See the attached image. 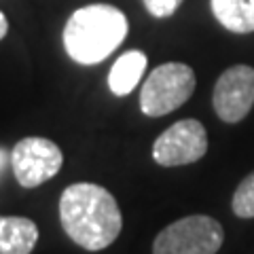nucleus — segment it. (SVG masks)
<instances>
[{"instance_id":"8","label":"nucleus","mask_w":254,"mask_h":254,"mask_svg":"<svg viewBox=\"0 0 254 254\" xmlns=\"http://www.w3.org/2000/svg\"><path fill=\"white\" fill-rule=\"evenodd\" d=\"M38 242V227L23 216H0V254H30Z\"/></svg>"},{"instance_id":"13","label":"nucleus","mask_w":254,"mask_h":254,"mask_svg":"<svg viewBox=\"0 0 254 254\" xmlns=\"http://www.w3.org/2000/svg\"><path fill=\"white\" fill-rule=\"evenodd\" d=\"M6 32H9V21H6V17H4V13L0 11V41L6 36Z\"/></svg>"},{"instance_id":"3","label":"nucleus","mask_w":254,"mask_h":254,"mask_svg":"<svg viewBox=\"0 0 254 254\" xmlns=\"http://www.w3.org/2000/svg\"><path fill=\"white\" fill-rule=\"evenodd\" d=\"M197 78L193 68L180 62L157 66L140 89V108L146 117H163L180 108L193 95Z\"/></svg>"},{"instance_id":"10","label":"nucleus","mask_w":254,"mask_h":254,"mask_svg":"<svg viewBox=\"0 0 254 254\" xmlns=\"http://www.w3.org/2000/svg\"><path fill=\"white\" fill-rule=\"evenodd\" d=\"M210 6L214 17L229 32H254V0H210Z\"/></svg>"},{"instance_id":"2","label":"nucleus","mask_w":254,"mask_h":254,"mask_svg":"<svg viewBox=\"0 0 254 254\" xmlns=\"http://www.w3.org/2000/svg\"><path fill=\"white\" fill-rule=\"evenodd\" d=\"M129 23L113 4H87L76 9L64 28V47L76 64L93 66L113 55L125 41Z\"/></svg>"},{"instance_id":"6","label":"nucleus","mask_w":254,"mask_h":254,"mask_svg":"<svg viewBox=\"0 0 254 254\" xmlns=\"http://www.w3.org/2000/svg\"><path fill=\"white\" fill-rule=\"evenodd\" d=\"M205 153H208V131L197 119L176 121L153 144V159L163 168L195 163Z\"/></svg>"},{"instance_id":"11","label":"nucleus","mask_w":254,"mask_h":254,"mask_svg":"<svg viewBox=\"0 0 254 254\" xmlns=\"http://www.w3.org/2000/svg\"><path fill=\"white\" fill-rule=\"evenodd\" d=\"M233 214L240 218H254V172L246 176L233 193Z\"/></svg>"},{"instance_id":"14","label":"nucleus","mask_w":254,"mask_h":254,"mask_svg":"<svg viewBox=\"0 0 254 254\" xmlns=\"http://www.w3.org/2000/svg\"><path fill=\"white\" fill-rule=\"evenodd\" d=\"M11 161V153H6L4 148H0V172L4 170V165Z\"/></svg>"},{"instance_id":"7","label":"nucleus","mask_w":254,"mask_h":254,"mask_svg":"<svg viewBox=\"0 0 254 254\" xmlns=\"http://www.w3.org/2000/svg\"><path fill=\"white\" fill-rule=\"evenodd\" d=\"M214 113L225 123H240L254 106V68L246 64L227 68L212 93Z\"/></svg>"},{"instance_id":"4","label":"nucleus","mask_w":254,"mask_h":254,"mask_svg":"<svg viewBox=\"0 0 254 254\" xmlns=\"http://www.w3.org/2000/svg\"><path fill=\"white\" fill-rule=\"evenodd\" d=\"M225 240L222 225L205 214L172 222L155 237L153 254H216Z\"/></svg>"},{"instance_id":"12","label":"nucleus","mask_w":254,"mask_h":254,"mask_svg":"<svg viewBox=\"0 0 254 254\" xmlns=\"http://www.w3.org/2000/svg\"><path fill=\"white\" fill-rule=\"evenodd\" d=\"M182 4V0H144L146 11L157 19L172 17L178 11V6Z\"/></svg>"},{"instance_id":"1","label":"nucleus","mask_w":254,"mask_h":254,"mask_svg":"<svg viewBox=\"0 0 254 254\" xmlns=\"http://www.w3.org/2000/svg\"><path fill=\"white\" fill-rule=\"evenodd\" d=\"M60 220L70 240L89 252L108 248L123 227L117 199L110 190L93 182H76L64 190Z\"/></svg>"},{"instance_id":"5","label":"nucleus","mask_w":254,"mask_h":254,"mask_svg":"<svg viewBox=\"0 0 254 254\" xmlns=\"http://www.w3.org/2000/svg\"><path fill=\"white\" fill-rule=\"evenodd\" d=\"M62 148L49 138H23L11 150L15 180L23 189L41 187L62 170Z\"/></svg>"},{"instance_id":"9","label":"nucleus","mask_w":254,"mask_h":254,"mask_svg":"<svg viewBox=\"0 0 254 254\" xmlns=\"http://www.w3.org/2000/svg\"><path fill=\"white\" fill-rule=\"evenodd\" d=\"M146 55L133 49V51H125L123 55H119L117 62L113 64L108 72V87L110 91L119 98L123 95H129L133 89L138 87V83L142 81V76L146 72Z\"/></svg>"}]
</instances>
